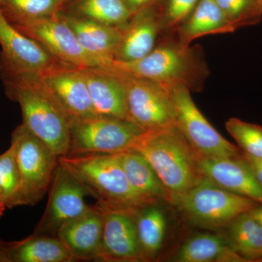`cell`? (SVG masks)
Masks as SVG:
<instances>
[{
  "label": "cell",
  "instance_id": "23",
  "mask_svg": "<svg viewBox=\"0 0 262 262\" xmlns=\"http://www.w3.org/2000/svg\"><path fill=\"white\" fill-rule=\"evenodd\" d=\"M175 260L179 262L246 261L218 234L200 233L187 239Z\"/></svg>",
  "mask_w": 262,
  "mask_h": 262
},
{
  "label": "cell",
  "instance_id": "10",
  "mask_svg": "<svg viewBox=\"0 0 262 262\" xmlns=\"http://www.w3.org/2000/svg\"><path fill=\"white\" fill-rule=\"evenodd\" d=\"M46 211L34 234L56 236L62 225L89 209L84 198L90 193L83 184L58 163L51 186Z\"/></svg>",
  "mask_w": 262,
  "mask_h": 262
},
{
  "label": "cell",
  "instance_id": "4",
  "mask_svg": "<svg viewBox=\"0 0 262 262\" xmlns=\"http://www.w3.org/2000/svg\"><path fill=\"white\" fill-rule=\"evenodd\" d=\"M58 163L103 206L130 209L156 205L131 187L119 153L67 154L58 157Z\"/></svg>",
  "mask_w": 262,
  "mask_h": 262
},
{
  "label": "cell",
  "instance_id": "5",
  "mask_svg": "<svg viewBox=\"0 0 262 262\" xmlns=\"http://www.w3.org/2000/svg\"><path fill=\"white\" fill-rule=\"evenodd\" d=\"M10 146L14 150L20 179L15 207L34 206L49 190L58 157L23 123L12 133Z\"/></svg>",
  "mask_w": 262,
  "mask_h": 262
},
{
  "label": "cell",
  "instance_id": "11",
  "mask_svg": "<svg viewBox=\"0 0 262 262\" xmlns=\"http://www.w3.org/2000/svg\"><path fill=\"white\" fill-rule=\"evenodd\" d=\"M0 72L42 75L62 62L57 60L37 41L19 31L0 10ZM67 64V63H66Z\"/></svg>",
  "mask_w": 262,
  "mask_h": 262
},
{
  "label": "cell",
  "instance_id": "12",
  "mask_svg": "<svg viewBox=\"0 0 262 262\" xmlns=\"http://www.w3.org/2000/svg\"><path fill=\"white\" fill-rule=\"evenodd\" d=\"M19 31L39 42L58 61L80 68L103 67L82 48L75 33L58 18L13 24Z\"/></svg>",
  "mask_w": 262,
  "mask_h": 262
},
{
  "label": "cell",
  "instance_id": "28",
  "mask_svg": "<svg viewBox=\"0 0 262 262\" xmlns=\"http://www.w3.org/2000/svg\"><path fill=\"white\" fill-rule=\"evenodd\" d=\"M19 187L20 179L14 150L10 146L0 155V216L6 208H14Z\"/></svg>",
  "mask_w": 262,
  "mask_h": 262
},
{
  "label": "cell",
  "instance_id": "38",
  "mask_svg": "<svg viewBox=\"0 0 262 262\" xmlns=\"http://www.w3.org/2000/svg\"><path fill=\"white\" fill-rule=\"evenodd\" d=\"M262 261V259H261V261Z\"/></svg>",
  "mask_w": 262,
  "mask_h": 262
},
{
  "label": "cell",
  "instance_id": "9",
  "mask_svg": "<svg viewBox=\"0 0 262 262\" xmlns=\"http://www.w3.org/2000/svg\"><path fill=\"white\" fill-rule=\"evenodd\" d=\"M116 70L126 90V120L144 131L176 125L175 108L165 88Z\"/></svg>",
  "mask_w": 262,
  "mask_h": 262
},
{
  "label": "cell",
  "instance_id": "30",
  "mask_svg": "<svg viewBox=\"0 0 262 262\" xmlns=\"http://www.w3.org/2000/svg\"><path fill=\"white\" fill-rule=\"evenodd\" d=\"M235 28L255 25L261 20L262 11L256 0H214Z\"/></svg>",
  "mask_w": 262,
  "mask_h": 262
},
{
  "label": "cell",
  "instance_id": "37",
  "mask_svg": "<svg viewBox=\"0 0 262 262\" xmlns=\"http://www.w3.org/2000/svg\"><path fill=\"white\" fill-rule=\"evenodd\" d=\"M2 0H0V3H1Z\"/></svg>",
  "mask_w": 262,
  "mask_h": 262
},
{
  "label": "cell",
  "instance_id": "7",
  "mask_svg": "<svg viewBox=\"0 0 262 262\" xmlns=\"http://www.w3.org/2000/svg\"><path fill=\"white\" fill-rule=\"evenodd\" d=\"M144 132L129 120L115 117L72 119L67 154L122 152Z\"/></svg>",
  "mask_w": 262,
  "mask_h": 262
},
{
  "label": "cell",
  "instance_id": "1",
  "mask_svg": "<svg viewBox=\"0 0 262 262\" xmlns=\"http://www.w3.org/2000/svg\"><path fill=\"white\" fill-rule=\"evenodd\" d=\"M5 93L18 103L23 122L58 157L70 147L71 117L62 108L40 75L0 72Z\"/></svg>",
  "mask_w": 262,
  "mask_h": 262
},
{
  "label": "cell",
  "instance_id": "17",
  "mask_svg": "<svg viewBox=\"0 0 262 262\" xmlns=\"http://www.w3.org/2000/svg\"><path fill=\"white\" fill-rule=\"evenodd\" d=\"M83 72L97 115L126 120V90L120 72L112 65L83 68Z\"/></svg>",
  "mask_w": 262,
  "mask_h": 262
},
{
  "label": "cell",
  "instance_id": "6",
  "mask_svg": "<svg viewBox=\"0 0 262 262\" xmlns=\"http://www.w3.org/2000/svg\"><path fill=\"white\" fill-rule=\"evenodd\" d=\"M172 203L196 225L211 229L227 226L236 217L260 205L229 192L205 177Z\"/></svg>",
  "mask_w": 262,
  "mask_h": 262
},
{
  "label": "cell",
  "instance_id": "18",
  "mask_svg": "<svg viewBox=\"0 0 262 262\" xmlns=\"http://www.w3.org/2000/svg\"><path fill=\"white\" fill-rule=\"evenodd\" d=\"M199 163L205 177L229 192L262 205V186L241 155L237 158L199 157Z\"/></svg>",
  "mask_w": 262,
  "mask_h": 262
},
{
  "label": "cell",
  "instance_id": "16",
  "mask_svg": "<svg viewBox=\"0 0 262 262\" xmlns=\"http://www.w3.org/2000/svg\"><path fill=\"white\" fill-rule=\"evenodd\" d=\"M162 32L158 3L135 13L122 28L114 61L131 62L144 58L157 46Z\"/></svg>",
  "mask_w": 262,
  "mask_h": 262
},
{
  "label": "cell",
  "instance_id": "25",
  "mask_svg": "<svg viewBox=\"0 0 262 262\" xmlns=\"http://www.w3.org/2000/svg\"><path fill=\"white\" fill-rule=\"evenodd\" d=\"M229 245L246 261L262 259V227L249 211L234 218L228 225Z\"/></svg>",
  "mask_w": 262,
  "mask_h": 262
},
{
  "label": "cell",
  "instance_id": "21",
  "mask_svg": "<svg viewBox=\"0 0 262 262\" xmlns=\"http://www.w3.org/2000/svg\"><path fill=\"white\" fill-rule=\"evenodd\" d=\"M236 30L214 0H200L190 15L176 29L177 40L184 46H190L192 41L203 36Z\"/></svg>",
  "mask_w": 262,
  "mask_h": 262
},
{
  "label": "cell",
  "instance_id": "35",
  "mask_svg": "<svg viewBox=\"0 0 262 262\" xmlns=\"http://www.w3.org/2000/svg\"><path fill=\"white\" fill-rule=\"evenodd\" d=\"M256 2H257L258 6H259L260 9L262 11V0H256Z\"/></svg>",
  "mask_w": 262,
  "mask_h": 262
},
{
  "label": "cell",
  "instance_id": "24",
  "mask_svg": "<svg viewBox=\"0 0 262 262\" xmlns=\"http://www.w3.org/2000/svg\"><path fill=\"white\" fill-rule=\"evenodd\" d=\"M62 10L120 28H123L133 16L124 0H70Z\"/></svg>",
  "mask_w": 262,
  "mask_h": 262
},
{
  "label": "cell",
  "instance_id": "14",
  "mask_svg": "<svg viewBox=\"0 0 262 262\" xmlns=\"http://www.w3.org/2000/svg\"><path fill=\"white\" fill-rule=\"evenodd\" d=\"M41 77L72 120L98 116L91 102L83 68L61 63Z\"/></svg>",
  "mask_w": 262,
  "mask_h": 262
},
{
  "label": "cell",
  "instance_id": "29",
  "mask_svg": "<svg viewBox=\"0 0 262 262\" xmlns=\"http://www.w3.org/2000/svg\"><path fill=\"white\" fill-rule=\"evenodd\" d=\"M230 136L238 145L241 152L262 159V126L232 117L225 123Z\"/></svg>",
  "mask_w": 262,
  "mask_h": 262
},
{
  "label": "cell",
  "instance_id": "2",
  "mask_svg": "<svg viewBox=\"0 0 262 262\" xmlns=\"http://www.w3.org/2000/svg\"><path fill=\"white\" fill-rule=\"evenodd\" d=\"M130 149L140 153L152 166L168 191L170 202L204 177L199 156L177 125L144 131Z\"/></svg>",
  "mask_w": 262,
  "mask_h": 262
},
{
  "label": "cell",
  "instance_id": "32",
  "mask_svg": "<svg viewBox=\"0 0 262 262\" xmlns=\"http://www.w3.org/2000/svg\"><path fill=\"white\" fill-rule=\"evenodd\" d=\"M241 158L244 160L245 163L247 164L248 166L254 174L255 177L262 186V159L252 158L241 151Z\"/></svg>",
  "mask_w": 262,
  "mask_h": 262
},
{
  "label": "cell",
  "instance_id": "15",
  "mask_svg": "<svg viewBox=\"0 0 262 262\" xmlns=\"http://www.w3.org/2000/svg\"><path fill=\"white\" fill-rule=\"evenodd\" d=\"M103 211L98 203L79 216L66 222L56 237L78 260H96L102 239Z\"/></svg>",
  "mask_w": 262,
  "mask_h": 262
},
{
  "label": "cell",
  "instance_id": "33",
  "mask_svg": "<svg viewBox=\"0 0 262 262\" xmlns=\"http://www.w3.org/2000/svg\"><path fill=\"white\" fill-rule=\"evenodd\" d=\"M133 15L141 10L156 5L159 0H124Z\"/></svg>",
  "mask_w": 262,
  "mask_h": 262
},
{
  "label": "cell",
  "instance_id": "13",
  "mask_svg": "<svg viewBox=\"0 0 262 262\" xmlns=\"http://www.w3.org/2000/svg\"><path fill=\"white\" fill-rule=\"evenodd\" d=\"M98 204L103 211V225L96 261H144L134 219L136 208L123 209Z\"/></svg>",
  "mask_w": 262,
  "mask_h": 262
},
{
  "label": "cell",
  "instance_id": "22",
  "mask_svg": "<svg viewBox=\"0 0 262 262\" xmlns=\"http://www.w3.org/2000/svg\"><path fill=\"white\" fill-rule=\"evenodd\" d=\"M118 153L127 180L136 192L155 204L159 200L170 201L166 188L142 155L132 149Z\"/></svg>",
  "mask_w": 262,
  "mask_h": 262
},
{
  "label": "cell",
  "instance_id": "34",
  "mask_svg": "<svg viewBox=\"0 0 262 262\" xmlns=\"http://www.w3.org/2000/svg\"><path fill=\"white\" fill-rule=\"evenodd\" d=\"M249 213L252 215L255 220L257 221L262 227V205H258L249 211Z\"/></svg>",
  "mask_w": 262,
  "mask_h": 262
},
{
  "label": "cell",
  "instance_id": "3",
  "mask_svg": "<svg viewBox=\"0 0 262 262\" xmlns=\"http://www.w3.org/2000/svg\"><path fill=\"white\" fill-rule=\"evenodd\" d=\"M112 66L127 75L161 84L167 91L180 86L199 91L209 74L201 48L183 46L177 39H165L137 61H114Z\"/></svg>",
  "mask_w": 262,
  "mask_h": 262
},
{
  "label": "cell",
  "instance_id": "31",
  "mask_svg": "<svg viewBox=\"0 0 262 262\" xmlns=\"http://www.w3.org/2000/svg\"><path fill=\"white\" fill-rule=\"evenodd\" d=\"M200 0H159L158 10L163 31H175L190 15Z\"/></svg>",
  "mask_w": 262,
  "mask_h": 262
},
{
  "label": "cell",
  "instance_id": "26",
  "mask_svg": "<svg viewBox=\"0 0 262 262\" xmlns=\"http://www.w3.org/2000/svg\"><path fill=\"white\" fill-rule=\"evenodd\" d=\"M136 230L144 260L151 259L163 246L166 219L156 205H150L134 211Z\"/></svg>",
  "mask_w": 262,
  "mask_h": 262
},
{
  "label": "cell",
  "instance_id": "27",
  "mask_svg": "<svg viewBox=\"0 0 262 262\" xmlns=\"http://www.w3.org/2000/svg\"><path fill=\"white\" fill-rule=\"evenodd\" d=\"M67 0H2L0 10L10 23L55 18Z\"/></svg>",
  "mask_w": 262,
  "mask_h": 262
},
{
  "label": "cell",
  "instance_id": "36",
  "mask_svg": "<svg viewBox=\"0 0 262 262\" xmlns=\"http://www.w3.org/2000/svg\"><path fill=\"white\" fill-rule=\"evenodd\" d=\"M69 1H70V0H67V3H68Z\"/></svg>",
  "mask_w": 262,
  "mask_h": 262
},
{
  "label": "cell",
  "instance_id": "19",
  "mask_svg": "<svg viewBox=\"0 0 262 262\" xmlns=\"http://www.w3.org/2000/svg\"><path fill=\"white\" fill-rule=\"evenodd\" d=\"M58 18L75 33L82 48L103 67H110L122 37V28L98 23L61 10Z\"/></svg>",
  "mask_w": 262,
  "mask_h": 262
},
{
  "label": "cell",
  "instance_id": "8",
  "mask_svg": "<svg viewBox=\"0 0 262 262\" xmlns=\"http://www.w3.org/2000/svg\"><path fill=\"white\" fill-rule=\"evenodd\" d=\"M176 113V125L201 158H237L241 150L223 137L196 106L186 87L168 90Z\"/></svg>",
  "mask_w": 262,
  "mask_h": 262
},
{
  "label": "cell",
  "instance_id": "20",
  "mask_svg": "<svg viewBox=\"0 0 262 262\" xmlns=\"http://www.w3.org/2000/svg\"><path fill=\"white\" fill-rule=\"evenodd\" d=\"M75 258L57 237L33 233L15 242L0 239V262H72Z\"/></svg>",
  "mask_w": 262,
  "mask_h": 262
}]
</instances>
